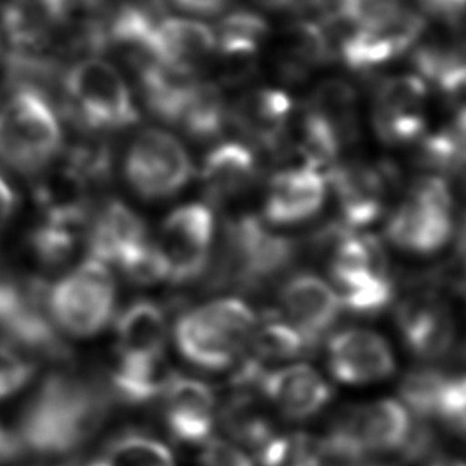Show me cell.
I'll use <instances>...</instances> for the list:
<instances>
[{"label":"cell","mask_w":466,"mask_h":466,"mask_svg":"<svg viewBox=\"0 0 466 466\" xmlns=\"http://www.w3.org/2000/svg\"><path fill=\"white\" fill-rule=\"evenodd\" d=\"M53 323L74 337L96 336L109 324L116 307V283L99 260H84L46 291Z\"/></svg>","instance_id":"obj_7"},{"label":"cell","mask_w":466,"mask_h":466,"mask_svg":"<svg viewBox=\"0 0 466 466\" xmlns=\"http://www.w3.org/2000/svg\"><path fill=\"white\" fill-rule=\"evenodd\" d=\"M162 398L165 423L176 441L184 444L209 441L216 419V398L207 383L176 376Z\"/></svg>","instance_id":"obj_19"},{"label":"cell","mask_w":466,"mask_h":466,"mask_svg":"<svg viewBox=\"0 0 466 466\" xmlns=\"http://www.w3.org/2000/svg\"><path fill=\"white\" fill-rule=\"evenodd\" d=\"M213 238V213L205 205H184L169 214L152 243L163 281L182 285L200 279L209 264Z\"/></svg>","instance_id":"obj_9"},{"label":"cell","mask_w":466,"mask_h":466,"mask_svg":"<svg viewBox=\"0 0 466 466\" xmlns=\"http://www.w3.org/2000/svg\"><path fill=\"white\" fill-rule=\"evenodd\" d=\"M258 177V160L254 152L238 143L220 144L205 158L201 184L209 200L216 203L232 200L253 187Z\"/></svg>","instance_id":"obj_23"},{"label":"cell","mask_w":466,"mask_h":466,"mask_svg":"<svg viewBox=\"0 0 466 466\" xmlns=\"http://www.w3.org/2000/svg\"><path fill=\"white\" fill-rule=\"evenodd\" d=\"M328 368L337 382L363 387L395 374V353L376 330H339L328 342Z\"/></svg>","instance_id":"obj_14"},{"label":"cell","mask_w":466,"mask_h":466,"mask_svg":"<svg viewBox=\"0 0 466 466\" xmlns=\"http://www.w3.org/2000/svg\"><path fill=\"white\" fill-rule=\"evenodd\" d=\"M393 169L370 162L337 163L329 169V184L340 213V226L351 232L368 227L383 213Z\"/></svg>","instance_id":"obj_13"},{"label":"cell","mask_w":466,"mask_h":466,"mask_svg":"<svg viewBox=\"0 0 466 466\" xmlns=\"http://www.w3.org/2000/svg\"><path fill=\"white\" fill-rule=\"evenodd\" d=\"M146 104L158 118L177 124L184 104L197 85L194 72L182 71L162 63H150L139 69Z\"/></svg>","instance_id":"obj_28"},{"label":"cell","mask_w":466,"mask_h":466,"mask_svg":"<svg viewBox=\"0 0 466 466\" xmlns=\"http://www.w3.org/2000/svg\"><path fill=\"white\" fill-rule=\"evenodd\" d=\"M184 12L198 15H216L226 8L228 0H173Z\"/></svg>","instance_id":"obj_45"},{"label":"cell","mask_w":466,"mask_h":466,"mask_svg":"<svg viewBox=\"0 0 466 466\" xmlns=\"http://www.w3.org/2000/svg\"><path fill=\"white\" fill-rule=\"evenodd\" d=\"M453 232V198L441 176L419 177L387 222V238L402 251L427 256L440 251Z\"/></svg>","instance_id":"obj_6"},{"label":"cell","mask_w":466,"mask_h":466,"mask_svg":"<svg viewBox=\"0 0 466 466\" xmlns=\"http://www.w3.org/2000/svg\"><path fill=\"white\" fill-rule=\"evenodd\" d=\"M414 430L408 408L385 398L345 410L321 441L326 459L357 463L376 455L404 452Z\"/></svg>","instance_id":"obj_3"},{"label":"cell","mask_w":466,"mask_h":466,"mask_svg":"<svg viewBox=\"0 0 466 466\" xmlns=\"http://www.w3.org/2000/svg\"><path fill=\"white\" fill-rule=\"evenodd\" d=\"M230 118L251 143L277 150L285 143L291 125V97L277 88L248 91L233 106Z\"/></svg>","instance_id":"obj_20"},{"label":"cell","mask_w":466,"mask_h":466,"mask_svg":"<svg viewBox=\"0 0 466 466\" xmlns=\"http://www.w3.org/2000/svg\"><path fill=\"white\" fill-rule=\"evenodd\" d=\"M428 86L417 74H401L379 85L372 101L377 137L391 146L425 137Z\"/></svg>","instance_id":"obj_12"},{"label":"cell","mask_w":466,"mask_h":466,"mask_svg":"<svg viewBox=\"0 0 466 466\" xmlns=\"http://www.w3.org/2000/svg\"><path fill=\"white\" fill-rule=\"evenodd\" d=\"M34 376L31 357L14 347L12 343L0 342V401L18 393Z\"/></svg>","instance_id":"obj_38"},{"label":"cell","mask_w":466,"mask_h":466,"mask_svg":"<svg viewBox=\"0 0 466 466\" xmlns=\"http://www.w3.org/2000/svg\"><path fill=\"white\" fill-rule=\"evenodd\" d=\"M404 0H332L330 15L349 27L377 20L401 7Z\"/></svg>","instance_id":"obj_40"},{"label":"cell","mask_w":466,"mask_h":466,"mask_svg":"<svg viewBox=\"0 0 466 466\" xmlns=\"http://www.w3.org/2000/svg\"><path fill=\"white\" fill-rule=\"evenodd\" d=\"M451 26L453 34L460 39V46L465 48L466 52V0H455L452 7L447 10L442 16Z\"/></svg>","instance_id":"obj_44"},{"label":"cell","mask_w":466,"mask_h":466,"mask_svg":"<svg viewBox=\"0 0 466 466\" xmlns=\"http://www.w3.org/2000/svg\"><path fill=\"white\" fill-rule=\"evenodd\" d=\"M460 262H461L463 270L466 272V222L463 230H461V237H460Z\"/></svg>","instance_id":"obj_51"},{"label":"cell","mask_w":466,"mask_h":466,"mask_svg":"<svg viewBox=\"0 0 466 466\" xmlns=\"http://www.w3.org/2000/svg\"><path fill=\"white\" fill-rule=\"evenodd\" d=\"M253 350V361H279L302 357L313 351L310 343L288 321H270L260 329L256 328L248 343Z\"/></svg>","instance_id":"obj_35"},{"label":"cell","mask_w":466,"mask_h":466,"mask_svg":"<svg viewBox=\"0 0 466 466\" xmlns=\"http://www.w3.org/2000/svg\"><path fill=\"white\" fill-rule=\"evenodd\" d=\"M214 52V31L200 21L167 18L157 26L154 63L195 74Z\"/></svg>","instance_id":"obj_22"},{"label":"cell","mask_w":466,"mask_h":466,"mask_svg":"<svg viewBox=\"0 0 466 466\" xmlns=\"http://www.w3.org/2000/svg\"><path fill=\"white\" fill-rule=\"evenodd\" d=\"M227 118L226 104L218 86L197 82L176 125H179L188 137L207 141L220 135Z\"/></svg>","instance_id":"obj_31"},{"label":"cell","mask_w":466,"mask_h":466,"mask_svg":"<svg viewBox=\"0 0 466 466\" xmlns=\"http://www.w3.org/2000/svg\"><path fill=\"white\" fill-rule=\"evenodd\" d=\"M264 7L272 8V10H310L323 5L324 0H258Z\"/></svg>","instance_id":"obj_48"},{"label":"cell","mask_w":466,"mask_h":466,"mask_svg":"<svg viewBox=\"0 0 466 466\" xmlns=\"http://www.w3.org/2000/svg\"><path fill=\"white\" fill-rule=\"evenodd\" d=\"M175 377L165 355L147 360H116L110 385L120 401L146 404L163 396Z\"/></svg>","instance_id":"obj_27"},{"label":"cell","mask_w":466,"mask_h":466,"mask_svg":"<svg viewBox=\"0 0 466 466\" xmlns=\"http://www.w3.org/2000/svg\"><path fill=\"white\" fill-rule=\"evenodd\" d=\"M328 195L326 176L310 167H292L273 176L267 188L264 216L275 226H294L319 213Z\"/></svg>","instance_id":"obj_18"},{"label":"cell","mask_w":466,"mask_h":466,"mask_svg":"<svg viewBox=\"0 0 466 466\" xmlns=\"http://www.w3.org/2000/svg\"><path fill=\"white\" fill-rule=\"evenodd\" d=\"M256 387L267 401L289 420H309L332 400L329 382L307 364L264 370Z\"/></svg>","instance_id":"obj_17"},{"label":"cell","mask_w":466,"mask_h":466,"mask_svg":"<svg viewBox=\"0 0 466 466\" xmlns=\"http://www.w3.org/2000/svg\"><path fill=\"white\" fill-rule=\"evenodd\" d=\"M88 226V218L84 216H44L31 235L33 251L46 266H59L86 238Z\"/></svg>","instance_id":"obj_30"},{"label":"cell","mask_w":466,"mask_h":466,"mask_svg":"<svg viewBox=\"0 0 466 466\" xmlns=\"http://www.w3.org/2000/svg\"><path fill=\"white\" fill-rule=\"evenodd\" d=\"M305 114L315 116L324 127H328L343 149L358 137L360 109L358 95L351 85L329 78L318 84L307 101Z\"/></svg>","instance_id":"obj_25"},{"label":"cell","mask_w":466,"mask_h":466,"mask_svg":"<svg viewBox=\"0 0 466 466\" xmlns=\"http://www.w3.org/2000/svg\"><path fill=\"white\" fill-rule=\"evenodd\" d=\"M107 417L106 396L72 376H52L21 415L18 442L39 455H65L84 446Z\"/></svg>","instance_id":"obj_1"},{"label":"cell","mask_w":466,"mask_h":466,"mask_svg":"<svg viewBox=\"0 0 466 466\" xmlns=\"http://www.w3.org/2000/svg\"><path fill=\"white\" fill-rule=\"evenodd\" d=\"M423 29L420 12L404 4L377 20L350 27L339 44V56L353 71H374L417 46Z\"/></svg>","instance_id":"obj_10"},{"label":"cell","mask_w":466,"mask_h":466,"mask_svg":"<svg viewBox=\"0 0 466 466\" xmlns=\"http://www.w3.org/2000/svg\"><path fill=\"white\" fill-rule=\"evenodd\" d=\"M428 466H466V463L461 460L452 459V457H442V459L434 460Z\"/></svg>","instance_id":"obj_50"},{"label":"cell","mask_w":466,"mask_h":466,"mask_svg":"<svg viewBox=\"0 0 466 466\" xmlns=\"http://www.w3.org/2000/svg\"><path fill=\"white\" fill-rule=\"evenodd\" d=\"M345 310L370 317L385 310L395 299V281L389 268H370L332 279Z\"/></svg>","instance_id":"obj_29"},{"label":"cell","mask_w":466,"mask_h":466,"mask_svg":"<svg viewBox=\"0 0 466 466\" xmlns=\"http://www.w3.org/2000/svg\"><path fill=\"white\" fill-rule=\"evenodd\" d=\"M449 377L434 370H419L410 372L402 380L401 398L408 410L421 419H434L441 391Z\"/></svg>","instance_id":"obj_37"},{"label":"cell","mask_w":466,"mask_h":466,"mask_svg":"<svg viewBox=\"0 0 466 466\" xmlns=\"http://www.w3.org/2000/svg\"><path fill=\"white\" fill-rule=\"evenodd\" d=\"M116 360H147L165 355L167 318L150 300H137L116 321Z\"/></svg>","instance_id":"obj_24"},{"label":"cell","mask_w":466,"mask_h":466,"mask_svg":"<svg viewBox=\"0 0 466 466\" xmlns=\"http://www.w3.org/2000/svg\"><path fill=\"white\" fill-rule=\"evenodd\" d=\"M294 256V241L273 233L259 218L243 216L227 224L218 279L256 288L283 272Z\"/></svg>","instance_id":"obj_8"},{"label":"cell","mask_w":466,"mask_h":466,"mask_svg":"<svg viewBox=\"0 0 466 466\" xmlns=\"http://www.w3.org/2000/svg\"><path fill=\"white\" fill-rule=\"evenodd\" d=\"M434 419L466 438V376L447 380L441 391Z\"/></svg>","instance_id":"obj_39"},{"label":"cell","mask_w":466,"mask_h":466,"mask_svg":"<svg viewBox=\"0 0 466 466\" xmlns=\"http://www.w3.org/2000/svg\"><path fill=\"white\" fill-rule=\"evenodd\" d=\"M453 112H466V58L460 53L433 82Z\"/></svg>","instance_id":"obj_41"},{"label":"cell","mask_w":466,"mask_h":466,"mask_svg":"<svg viewBox=\"0 0 466 466\" xmlns=\"http://www.w3.org/2000/svg\"><path fill=\"white\" fill-rule=\"evenodd\" d=\"M86 466H176L173 453L146 434H124L112 441Z\"/></svg>","instance_id":"obj_33"},{"label":"cell","mask_w":466,"mask_h":466,"mask_svg":"<svg viewBox=\"0 0 466 466\" xmlns=\"http://www.w3.org/2000/svg\"><path fill=\"white\" fill-rule=\"evenodd\" d=\"M200 466H254V463L240 447L227 441L213 440L205 442Z\"/></svg>","instance_id":"obj_42"},{"label":"cell","mask_w":466,"mask_h":466,"mask_svg":"<svg viewBox=\"0 0 466 466\" xmlns=\"http://www.w3.org/2000/svg\"><path fill=\"white\" fill-rule=\"evenodd\" d=\"M268 35V26L260 15L249 10H237L220 21L216 37V50L228 59H251L259 52Z\"/></svg>","instance_id":"obj_32"},{"label":"cell","mask_w":466,"mask_h":466,"mask_svg":"<svg viewBox=\"0 0 466 466\" xmlns=\"http://www.w3.org/2000/svg\"><path fill=\"white\" fill-rule=\"evenodd\" d=\"M16 197L14 190L8 186V182L0 176V235L5 230L8 222L14 216Z\"/></svg>","instance_id":"obj_46"},{"label":"cell","mask_w":466,"mask_h":466,"mask_svg":"<svg viewBox=\"0 0 466 466\" xmlns=\"http://www.w3.org/2000/svg\"><path fill=\"white\" fill-rule=\"evenodd\" d=\"M0 26L16 53L35 55L58 29L48 0H8L0 10Z\"/></svg>","instance_id":"obj_26"},{"label":"cell","mask_w":466,"mask_h":466,"mask_svg":"<svg viewBox=\"0 0 466 466\" xmlns=\"http://www.w3.org/2000/svg\"><path fill=\"white\" fill-rule=\"evenodd\" d=\"M91 258L131 272L150 253L152 241L143 219L122 201H109L88 226Z\"/></svg>","instance_id":"obj_15"},{"label":"cell","mask_w":466,"mask_h":466,"mask_svg":"<svg viewBox=\"0 0 466 466\" xmlns=\"http://www.w3.org/2000/svg\"><path fill=\"white\" fill-rule=\"evenodd\" d=\"M25 286L18 285L7 273L0 272V329L20 307Z\"/></svg>","instance_id":"obj_43"},{"label":"cell","mask_w":466,"mask_h":466,"mask_svg":"<svg viewBox=\"0 0 466 466\" xmlns=\"http://www.w3.org/2000/svg\"><path fill=\"white\" fill-rule=\"evenodd\" d=\"M63 84L66 107L88 130L116 131L137 124V104L124 77L103 59L72 66Z\"/></svg>","instance_id":"obj_5"},{"label":"cell","mask_w":466,"mask_h":466,"mask_svg":"<svg viewBox=\"0 0 466 466\" xmlns=\"http://www.w3.org/2000/svg\"><path fill=\"white\" fill-rule=\"evenodd\" d=\"M20 451L21 446L16 434L0 425V466L8 463L10 460L20 453Z\"/></svg>","instance_id":"obj_47"},{"label":"cell","mask_w":466,"mask_h":466,"mask_svg":"<svg viewBox=\"0 0 466 466\" xmlns=\"http://www.w3.org/2000/svg\"><path fill=\"white\" fill-rule=\"evenodd\" d=\"M279 304L288 323L317 349L342 313L336 289L310 272H300L286 279L279 292Z\"/></svg>","instance_id":"obj_16"},{"label":"cell","mask_w":466,"mask_h":466,"mask_svg":"<svg viewBox=\"0 0 466 466\" xmlns=\"http://www.w3.org/2000/svg\"><path fill=\"white\" fill-rule=\"evenodd\" d=\"M396 321L408 349L423 360L444 357L455 342V319L447 305L438 299L406 300L398 310Z\"/></svg>","instance_id":"obj_21"},{"label":"cell","mask_w":466,"mask_h":466,"mask_svg":"<svg viewBox=\"0 0 466 466\" xmlns=\"http://www.w3.org/2000/svg\"><path fill=\"white\" fill-rule=\"evenodd\" d=\"M61 128L55 110L40 91L15 88L0 103V162L33 175L61 149Z\"/></svg>","instance_id":"obj_4"},{"label":"cell","mask_w":466,"mask_h":466,"mask_svg":"<svg viewBox=\"0 0 466 466\" xmlns=\"http://www.w3.org/2000/svg\"><path fill=\"white\" fill-rule=\"evenodd\" d=\"M258 328L253 309L240 299L222 298L197 307L176 323V345L188 363L226 370L240 357Z\"/></svg>","instance_id":"obj_2"},{"label":"cell","mask_w":466,"mask_h":466,"mask_svg":"<svg viewBox=\"0 0 466 466\" xmlns=\"http://www.w3.org/2000/svg\"><path fill=\"white\" fill-rule=\"evenodd\" d=\"M222 421L235 440L256 451H259L273 436L270 421L259 414L253 400L248 396H237L228 402L222 412Z\"/></svg>","instance_id":"obj_36"},{"label":"cell","mask_w":466,"mask_h":466,"mask_svg":"<svg viewBox=\"0 0 466 466\" xmlns=\"http://www.w3.org/2000/svg\"><path fill=\"white\" fill-rule=\"evenodd\" d=\"M258 452L262 466H324L328 460L323 441L302 431L273 434Z\"/></svg>","instance_id":"obj_34"},{"label":"cell","mask_w":466,"mask_h":466,"mask_svg":"<svg viewBox=\"0 0 466 466\" xmlns=\"http://www.w3.org/2000/svg\"><path fill=\"white\" fill-rule=\"evenodd\" d=\"M125 162L131 187L147 200L173 197L192 177V163L184 146L165 131L141 133Z\"/></svg>","instance_id":"obj_11"},{"label":"cell","mask_w":466,"mask_h":466,"mask_svg":"<svg viewBox=\"0 0 466 466\" xmlns=\"http://www.w3.org/2000/svg\"><path fill=\"white\" fill-rule=\"evenodd\" d=\"M455 0H419L420 7L428 12V14L438 15V16H444L447 10L452 7Z\"/></svg>","instance_id":"obj_49"}]
</instances>
